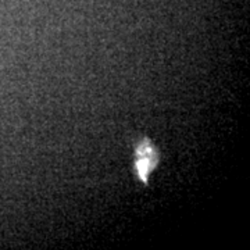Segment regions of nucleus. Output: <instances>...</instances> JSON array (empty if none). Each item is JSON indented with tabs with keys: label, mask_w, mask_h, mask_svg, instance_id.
Instances as JSON below:
<instances>
[{
	"label": "nucleus",
	"mask_w": 250,
	"mask_h": 250,
	"mask_svg": "<svg viewBox=\"0 0 250 250\" xmlns=\"http://www.w3.org/2000/svg\"><path fill=\"white\" fill-rule=\"evenodd\" d=\"M159 159L160 154L157 147L147 138H143L141 142L136 143L134 166L135 174L139 181H142L143 184H147L150 174L159 164Z\"/></svg>",
	"instance_id": "f257e3e1"
}]
</instances>
